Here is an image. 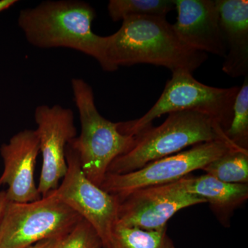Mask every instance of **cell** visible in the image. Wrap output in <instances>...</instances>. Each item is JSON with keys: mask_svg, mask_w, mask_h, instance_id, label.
<instances>
[{"mask_svg": "<svg viewBox=\"0 0 248 248\" xmlns=\"http://www.w3.org/2000/svg\"><path fill=\"white\" fill-rule=\"evenodd\" d=\"M40 140L36 130H24L1 145L0 154L4 169L0 187L7 186L6 197L15 203H30L42 198L34 179L36 160L40 153Z\"/></svg>", "mask_w": 248, "mask_h": 248, "instance_id": "obj_11", "label": "cell"}, {"mask_svg": "<svg viewBox=\"0 0 248 248\" xmlns=\"http://www.w3.org/2000/svg\"><path fill=\"white\" fill-rule=\"evenodd\" d=\"M177 22L173 29L188 48L226 57L216 0H174Z\"/></svg>", "mask_w": 248, "mask_h": 248, "instance_id": "obj_12", "label": "cell"}, {"mask_svg": "<svg viewBox=\"0 0 248 248\" xmlns=\"http://www.w3.org/2000/svg\"><path fill=\"white\" fill-rule=\"evenodd\" d=\"M58 248H104L102 239L92 225L81 218Z\"/></svg>", "mask_w": 248, "mask_h": 248, "instance_id": "obj_19", "label": "cell"}, {"mask_svg": "<svg viewBox=\"0 0 248 248\" xmlns=\"http://www.w3.org/2000/svg\"><path fill=\"white\" fill-rule=\"evenodd\" d=\"M186 190L210 203V208L223 226H229L232 215L248 199V184H228L209 174L185 177Z\"/></svg>", "mask_w": 248, "mask_h": 248, "instance_id": "obj_14", "label": "cell"}, {"mask_svg": "<svg viewBox=\"0 0 248 248\" xmlns=\"http://www.w3.org/2000/svg\"><path fill=\"white\" fill-rule=\"evenodd\" d=\"M206 203L189 193L185 177L169 184L143 187L120 201L117 224L143 231H160L177 212L192 205Z\"/></svg>", "mask_w": 248, "mask_h": 248, "instance_id": "obj_9", "label": "cell"}, {"mask_svg": "<svg viewBox=\"0 0 248 248\" xmlns=\"http://www.w3.org/2000/svg\"><path fill=\"white\" fill-rule=\"evenodd\" d=\"M156 104L138 120L119 122L120 133L135 137L165 114L195 111L211 117L226 131L232 120L233 108L240 86L228 89L212 87L197 81L186 70L173 71Z\"/></svg>", "mask_w": 248, "mask_h": 248, "instance_id": "obj_5", "label": "cell"}, {"mask_svg": "<svg viewBox=\"0 0 248 248\" xmlns=\"http://www.w3.org/2000/svg\"><path fill=\"white\" fill-rule=\"evenodd\" d=\"M81 218L50 194L30 203L9 202L0 228V248H25L64 237Z\"/></svg>", "mask_w": 248, "mask_h": 248, "instance_id": "obj_6", "label": "cell"}, {"mask_svg": "<svg viewBox=\"0 0 248 248\" xmlns=\"http://www.w3.org/2000/svg\"><path fill=\"white\" fill-rule=\"evenodd\" d=\"M167 228L148 231L116 223L110 248H176Z\"/></svg>", "mask_w": 248, "mask_h": 248, "instance_id": "obj_16", "label": "cell"}, {"mask_svg": "<svg viewBox=\"0 0 248 248\" xmlns=\"http://www.w3.org/2000/svg\"><path fill=\"white\" fill-rule=\"evenodd\" d=\"M202 170L221 182L248 184V150L231 148Z\"/></svg>", "mask_w": 248, "mask_h": 248, "instance_id": "obj_15", "label": "cell"}, {"mask_svg": "<svg viewBox=\"0 0 248 248\" xmlns=\"http://www.w3.org/2000/svg\"><path fill=\"white\" fill-rule=\"evenodd\" d=\"M8 202L9 200L6 197V192L5 190H0V228Z\"/></svg>", "mask_w": 248, "mask_h": 248, "instance_id": "obj_21", "label": "cell"}, {"mask_svg": "<svg viewBox=\"0 0 248 248\" xmlns=\"http://www.w3.org/2000/svg\"><path fill=\"white\" fill-rule=\"evenodd\" d=\"M64 237L44 240L25 248H58Z\"/></svg>", "mask_w": 248, "mask_h": 248, "instance_id": "obj_20", "label": "cell"}, {"mask_svg": "<svg viewBox=\"0 0 248 248\" xmlns=\"http://www.w3.org/2000/svg\"><path fill=\"white\" fill-rule=\"evenodd\" d=\"M231 148H241L223 140L205 142L188 151L156 160L133 172L107 173L99 187L120 201L138 189L175 182L193 171L202 170Z\"/></svg>", "mask_w": 248, "mask_h": 248, "instance_id": "obj_7", "label": "cell"}, {"mask_svg": "<svg viewBox=\"0 0 248 248\" xmlns=\"http://www.w3.org/2000/svg\"><path fill=\"white\" fill-rule=\"evenodd\" d=\"M174 9V0H110L108 5L113 22L146 16L166 18Z\"/></svg>", "mask_w": 248, "mask_h": 248, "instance_id": "obj_17", "label": "cell"}, {"mask_svg": "<svg viewBox=\"0 0 248 248\" xmlns=\"http://www.w3.org/2000/svg\"><path fill=\"white\" fill-rule=\"evenodd\" d=\"M226 55L222 70L232 78L248 76V1L216 0Z\"/></svg>", "mask_w": 248, "mask_h": 248, "instance_id": "obj_13", "label": "cell"}, {"mask_svg": "<svg viewBox=\"0 0 248 248\" xmlns=\"http://www.w3.org/2000/svg\"><path fill=\"white\" fill-rule=\"evenodd\" d=\"M107 38L102 68L106 71L146 63L166 67L172 72L184 69L192 73L208 59L206 53L184 45L166 18L124 19L120 29Z\"/></svg>", "mask_w": 248, "mask_h": 248, "instance_id": "obj_1", "label": "cell"}, {"mask_svg": "<svg viewBox=\"0 0 248 248\" xmlns=\"http://www.w3.org/2000/svg\"><path fill=\"white\" fill-rule=\"evenodd\" d=\"M95 17L94 9L84 1H46L21 11L18 25L31 45L78 50L95 59L103 68L107 38L93 32Z\"/></svg>", "mask_w": 248, "mask_h": 248, "instance_id": "obj_2", "label": "cell"}, {"mask_svg": "<svg viewBox=\"0 0 248 248\" xmlns=\"http://www.w3.org/2000/svg\"><path fill=\"white\" fill-rule=\"evenodd\" d=\"M17 2V0H0V13L9 9Z\"/></svg>", "mask_w": 248, "mask_h": 248, "instance_id": "obj_22", "label": "cell"}, {"mask_svg": "<svg viewBox=\"0 0 248 248\" xmlns=\"http://www.w3.org/2000/svg\"><path fill=\"white\" fill-rule=\"evenodd\" d=\"M227 139L234 146L248 148V76L236 94L233 108L232 120L225 131Z\"/></svg>", "mask_w": 248, "mask_h": 248, "instance_id": "obj_18", "label": "cell"}, {"mask_svg": "<svg viewBox=\"0 0 248 248\" xmlns=\"http://www.w3.org/2000/svg\"><path fill=\"white\" fill-rule=\"evenodd\" d=\"M215 140L234 146L227 139L221 125L209 116L195 111L171 112L159 126L151 125L136 135L133 146L111 163L107 173L133 172L186 147Z\"/></svg>", "mask_w": 248, "mask_h": 248, "instance_id": "obj_3", "label": "cell"}, {"mask_svg": "<svg viewBox=\"0 0 248 248\" xmlns=\"http://www.w3.org/2000/svg\"><path fill=\"white\" fill-rule=\"evenodd\" d=\"M66 159L68 169L63 182L48 194L89 222L102 239L103 247L110 248L120 200L88 179L81 170L78 153L68 144Z\"/></svg>", "mask_w": 248, "mask_h": 248, "instance_id": "obj_8", "label": "cell"}, {"mask_svg": "<svg viewBox=\"0 0 248 248\" xmlns=\"http://www.w3.org/2000/svg\"><path fill=\"white\" fill-rule=\"evenodd\" d=\"M72 90L81 122V134L68 145L78 153L81 170L89 180L100 186L111 163L125 154L135 137L121 133L118 123L104 118L94 103L92 87L84 80L73 78Z\"/></svg>", "mask_w": 248, "mask_h": 248, "instance_id": "obj_4", "label": "cell"}, {"mask_svg": "<svg viewBox=\"0 0 248 248\" xmlns=\"http://www.w3.org/2000/svg\"><path fill=\"white\" fill-rule=\"evenodd\" d=\"M35 120L43 158L37 189L44 197L58 187L66 174V148L76 138L77 128L73 111L60 105L39 106L35 110Z\"/></svg>", "mask_w": 248, "mask_h": 248, "instance_id": "obj_10", "label": "cell"}]
</instances>
